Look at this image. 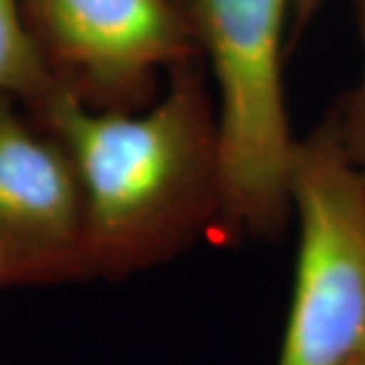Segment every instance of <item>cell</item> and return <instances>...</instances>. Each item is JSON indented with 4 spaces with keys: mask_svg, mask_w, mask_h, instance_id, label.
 I'll use <instances>...</instances> for the list:
<instances>
[{
    "mask_svg": "<svg viewBox=\"0 0 365 365\" xmlns=\"http://www.w3.org/2000/svg\"><path fill=\"white\" fill-rule=\"evenodd\" d=\"M35 114L78 170L90 280L155 268L215 232L217 110L197 59L173 67L160 98L140 110H96L59 83Z\"/></svg>",
    "mask_w": 365,
    "mask_h": 365,
    "instance_id": "cell-1",
    "label": "cell"
},
{
    "mask_svg": "<svg viewBox=\"0 0 365 365\" xmlns=\"http://www.w3.org/2000/svg\"><path fill=\"white\" fill-rule=\"evenodd\" d=\"M55 79L96 110H140L160 71L199 57L191 14L173 0H23Z\"/></svg>",
    "mask_w": 365,
    "mask_h": 365,
    "instance_id": "cell-4",
    "label": "cell"
},
{
    "mask_svg": "<svg viewBox=\"0 0 365 365\" xmlns=\"http://www.w3.org/2000/svg\"><path fill=\"white\" fill-rule=\"evenodd\" d=\"M290 205L299 256L278 365H345L365 353V170L329 114L297 140Z\"/></svg>",
    "mask_w": 365,
    "mask_h": 365,
    "instance_id": "cell-3",
    "label": "cell"
},
{
    "mask_svg": "<svg viewBox=\"0 0 365 365\" xmlns=\"http://www.w3.org/2000/svg\"><path fill=\"white\" fill-rule=\"evenodd\" d=\"M191 21L217 88L220 240L282 230L297 140L282 88V39L294 0H193Z\"/></svg>",
    "mask_w": 365,
    "mask_h": 365,
    "instance_id": "cell-2",
    "label": "cell"
},
{
    "mask_svg": "<svg viewBox=\"0 0 365 365\" xmlns=\"http://www.w3.org/2000/svg\"><path fill=\"white\" fill-rule=\"evenodd\" d=\"M355 14L364 51L361 73L351 90L345 91L335 108L329 112V118L333 120L349 155L365 170V0H355Z\"/></svg>",
    "mask_w": 365,
    "mask_h": 365,
    "instance_id": "cell-7",
    "label": "cell"
},
{
    "mask_svg": "<svg viewBox=\"0 0 365 365\" xmlns=\"http://www.w3.org/2000/svg\"><path fill=\"white\" fill-rule=\"evenodd\" d=\"M325 4V0H294L292 6V23H294V33L299 35L304 31L307 25L313 21V16L319 13V9Z\"/></svg>",
    "mask_w": 365,
    "mask_h": 365,
    "instance_id": "cell-8",
    "label": "cell"
},
{
    "mask_svg": "<svg viewBox=\"0 0 365 365\" xmlns=\"http://www.w3.org/2000/svg\"><path fill=\"white\" fill-rule=\"evenodd\" d=\"M11 102L0 98V288L90 280L76 165Z\"/></svg>",
    "mask_w": 365,
    "mask_h": 365,
    "instance_id": "cell-5",
    "label": "cell"
},
{
    "mask_svg": "<svg viewBox=\"0 0 365 365\" xmlns=\"http://www.w3.org/2000/svg\"><path fill=\"white\" fill-rule=\"evenodd\" d=\"M59 81L47 66L26 23L21 0H0V98L37 110Z\"/></svg>",
    "mask_w": 365,
    "mask_h": 365,
    "instance_id": "cell-6",
    "label": "cell"
},
{
    "mask_svg": "<svg viewBox=\"0 0 365 365\" xmlns=\"http://www.w3.org/2000/svg\"><path fill=\"white\" fill-rule=\"evenodd\" d=\"M173 2H177V4H179L181 9H185V6H187V4H191L193 0H173Z\"/></svg>",
    "mask_w": 365,
    "mask_h": 365,
    "instance_id": "cell-10",
    "label": "cell"
},
{
    "mask_svg": "<svg viewBox=\"0 0 365 365\" xmlns=\"http://www.w3.org/2000/svg\"><path fill=\"white\" fill-rule=\"evenodd\" d=\"M345 365H365V353H361V355H357V357L349 359Z\"/></svg>",
    "mask_w": 365,
    "mask_h": 365,
    "instance_id": "cell-9",
    "label": "cell"
}]
</instances>
